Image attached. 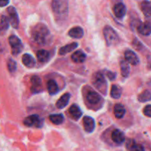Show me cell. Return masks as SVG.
Instances as JSON below:
<instances>
[{
    "label": "cell",
    "instance_id": "cell-24",
    "mask_svg": "<svg viewBox=\"0 0 151 151\" xmlns=\"http://www.w3.org/2000/svg\"><path fill=\"white\" fill-rule=\"evenodd\" d=\"M121 74L124 78H128L130 75V66L129 63L125 60H122L120 61Z\"/></svg>",
    "mask_w": 151,
    "mask_h": 151
},
{
    "label": "cell",
    "instance_id": "cell-17",
    "mask_svg": "<svg viewBox=\"0 0 151 151\" xmlns=\"http://www.w3.org/2000/svg\"><path fill=\"white\" fill-rule=\"evenodd\" d=\"M86 58V55L81 50H78L72 55V60L75 63H83Z\"/></svg>",
    "mask_w": 151,
    "mask_h": 151
},
{
    "label": "cell",
    "instance_id": "cell-3",
    "mask_svg": "<svg viewBox=\"0 0 151 151\" xmlns=\"http://www.w3.org/2000/svg\"><path fill=\"white\" fill-rule=\"evenodd\" d=\"M92 83L96 88L101 91L103 94H106L107 89V83H106L103 74L100 72H97L93 75Z\"/></svg>",
    "mask_w": 151,
    "mask_h": 151
},
{
    "label": "cell",
    "instance_id": "cell-23",
    "mask_svg": "<svg viewBox=\"0 0 151 151\" xmlns=\"http://www.w3.org/2000/svg\"><path fill=\"white\" fill-rule=\"evenodd\" d=\"M114 113L115 116H116L117 119H121V118H122L125 116V107H124L122 104H120V103L116 104L114 106Z\"/></svg>",
    "mask_w": 151,
    "mask_h": 151
},
{
    "label": "cell",
    "instance_id": "cell-15",
    "mask_svg": "<svg viewBox=\"0 0 151 151\" xmlns=\"http://www.w3.org/2000/svg\"><path fill=\"white\" fill-rule=\"evenodd\" d=\"M22 63L26 67L32 68L35 66V58L31 55L25 53L22 56Z\"/></svg>",
    "mask_w": 151,
    "mask_h": 151
},
{
    "label": "cell",
    "instance_id": "cell-18",
    "mask_svg": "<svg viewBox=\"0 0 151 151\" xmlns=\"http://www.w3.org/2000/svg\"><path fill=\"white\" fill-rule=\"evenodd\" d=\"M83 34V29L81 27H75L69 31V35L73 38H81Z\"/></svg>",
    "mask_w": 151,
    "mask_h": 151
},
{
    "label": "cell",
    "instance_id": "cell-34",
    "mask_svg": "<svg viewBox=\"0 0 151 151\" xmlns=\"http://www.w3.org/2000/svg\"><path fill=\"white\" fill-rule=\"evenodd\" d=\"M9 4V1H5V0H0V7H4Z\"/></svg>",
    "mask_w": 151,
    "mask_h": 151
},
{
    "label": "cell",
    "instance_id": "cell-6",
    "mask_svg": "<svg viewBox=\"0 0 151 151\" xmlns=\"http://www.w3.org/2000/svg\"><path fill=\"white\" fill-rule=\"evenodd\" d=\"M7 13H8V19L10 24L12 25V27H13V28L17 29V28L19 27V19L16 8H15L14 7H13V6H10V7L7 8Z\"/></svg>",
    "mask_w": 151,
    "mask_h": 151
},
{
    "label": "cell",
    "instance_id": "cell-7",
    "mask_svg": "<svg viewBox=\"0 0 151 151\" xmlns=\"http://www.w3.org/2000/svg\"><path fill=\"white\" fill-rule=\"evenodd\" d=\"M24 124L27 127L35 126L37 128H40L42 126L43 119H41L38 115L32 114L25 118L24 120Z\"/></svg>",
    "mask_w": 151,
    "mask_h": 151
},
{
    "label": "cell",
    "instance_id": "cell-1",
    "mask_svg": "<svg viewBox=\"0 0 151 151\" xmlns=\"http://www.w3.org/2000/svg\"><path fill=\"white\" fill-rule=\"evenodd\" d=\"M32 38L36 44L45 45L50 38V32L48 27L44 24H37L32 29Z\"/></svg>",
    "mask_w": 151,
    "mask_h": 151
},
{
    "label": "cell",
    "instance_id": "cell-29",
    "mask_svg": "<svg viewBox=\"0 0 151 151\" xmlns=\"http://www.w3.org/2000/svg\"><path fill=\"white\" fill-rule=\"evenodd\" d=\"M142 10L145 16H151V4L149 1H145L142 3L141 5Z\"/></svg>",
    "mask_w": 151,
    "mask_h": 151
},
{
    "label": "cell",
    "instance_id": "cell-16",
    "mask_svg": "<svg viewBox=\"0 0 151 151\" xmlns=\"http://www.w3.org/2000/svg\"><path fill=\"white\" fill-rule=\"evenodd\" d=\"M69 113L73 119H79L81 117V116H82L83 112L82 111H81V109H80L79 106L74 104L69 108Z\"/></svg>",
    "mask_w": 151,
    "mask_h": 151
},
{
    "label": "cell",
    "instance_id": "cell-2",
    "mask_svg": "<svg viewBox=\"0 0 151 151\" xmlns=\"http://www.w3.org/2000/svg\"><path fill=\"white\" fill-rule=\"evenodd\" d=\"M52 9L57 19L63 20L67 16L69 11L68 1L64 0H55L52 2Z\"/></svg>",
    "mask_w": 151,
    "mask_h": 151
},
{
    "label": "cell",
    "instance_id": "cell-27",
    "mask_svg": "<svg viewBox=\"0 0 151 151\" xmlns=\"http://www.w3.org/2000/svg\"><path fill=\"white\" fill-rule=\"evenodd\" d=\"M127 146H128V148L129 149L130 151H145V148L142 145L137 144L133 140H130V142L128 141Z\"/></svg>",
    "mask_w": 151,
    "mask_h": 151
},
{
    "label": "cell",
    "instance_id": "cell-10",
    "mask_svg": "<svg viewBox=\"0 0 151 151\" xmlns=\"http://www.w3.org/2000/svg\"><path fill=\"white\" fill-rule=\"evenodd\" d=\"M83 128L85 131L88 133H91L94 131L95 128V122L94 119L91 116H85L83 119Z\"/></svg>",
    "mask_w": 151,
    "mask_h": 151
},
{
    "label": "cell",
    "instance_id": "cell-33",
    "mask_svg": "<svg viewBox=\"0 0 151 151\" xmlns=\"http://www.w3.org/2000/svg\"><path fill=\"white\" fill-rule=\"evenodd\" d=\"M106 75L111 81H114L116 78V74L112 72H106Z\"/></svg>",
    "mask_w": 151,
    "mask_h": 151
},
{
    "label": "cell",
    "instance_id": "cell-9",
    "mask_svg": "<svg viewBox=\"0 0 151 151\" xmlns=\"http://www.w3.org/2000/svg\"><path fill=\"white\" fill-rule=\"evenodd\" d=\"M31 82V91L33 93H38L42 91V85H41V78L38 76H32L30 80Z\"/></svg>",
    "mask_w": 151,
    "mask_h": 151
},
{
    "label": "cell",
    "instance_id": "cell-5",
    "mask_svg": "<svg viewBox=\"0 0 151 151\" xmlns=\"http://www.w3.org/2000/svg\"><path fill=\"white\" fill-rule=\"evenodd\" d=\"M8 40L9 44L11 47L12 54L13 55H19L22 51V49H23V44H22L21 40L16 35H10L9 37Z\"/></svg>",
    "mask_w": 151,
    "mask_h": 151
},
{
    "label": "cell",
    "instance_id": "cell-14",
    "mask_svg": "<svg viewBox=\"0 0 151 151\" xmlns=\"http://www.w3.org/2000/svg\"><path fill=\"white\" fill-rule=\"evenodd\" d=\"M70 97V94H69V93H66L63 95H62L56 103V106H57L58 109H62L66 107L69 104Z\"/></svg>",
    "mask_w": 151,
    "mask_h": 151
},
{
    "label": "cell",
    "instance_id": "cell-28",
    "mask_svg": "<svg viewBox=\"0 0 151 151\" xmlns=\"http://www.w3.org/2000/svg\"><path fill=\"white\" fill-rule=\"evenodd\" d=\"M122 94V89L117 85H113L111 90V97L114 99H119Z\"/></svg>",
    "mask_w": 151,
    "mask_h": 151
},
{
    "label": "cell",
    "instance_id": "cell-8",
    "mask_svg": "<svg viewBox=\"0 0 151 151\" xmlns=\"http://www.w3.org/2000/svg\"><path fill=\"white\" fill-rule=\"evenodd\" d=\"M125 58L128 63H131L134 66H136L139 63V59L137 55L131 50H128L125 52Z\"/></svg>",
    "mask_w": 151,
    "mask_h": 151
},
{
    "label": "cell",
    "instance_id": "cell-4",
    "mask_svg": "<svg viewBox=\"0 0 151 151\" xmlns=\"http://www.w3.org/2000/svg\"><path fill=\"white\" fill-rule=\"evenodd\" d=\"M103 34H104L105 39H106L108 46L115 45L119 41V35L111 27H105L104 29H103Z\"/></svg>",
    "mask_w": 151,
    "mask_h": 151
},
{
    "label": "cell",
    "instance_id": "cell-20",
    "mask_svg": "<svg viewBox=\"0 0 151 151\" xmlns=\"http://www.w3.org/2000/svg\"><path fill=\"white\" fill-rule=\"evenodd\" d=\"M47 90L50 95H55L59 91L58 86L54 80H49L47 82Z\"/></svg>",
    "mask_w": 151,
    "mask_h": 151
},
{
    "label": "cell",
    "instance_id": "cell-32",
    "mask_svg": "<svg viewBox=\"0 0 151 151\" xmlns=\"http://www.w3.org/2000/svg\"><path fill=\"white\" fill-rule=\"evenodd\" d=\"M143 113H144V114L146 116L151 117V105H148V106H145V108L143 110Z\"/></svg>",
    "mask_w": 151,
    "mask_h": 151
},
{
    "label": "cell",
    "instance_id": "cell-25",
    "mask_svg": "<svg viewBox=\"0 0 151 151\" xmlns=\"http://www.w3.org/2000/svg\"><path fill=\"white\" fill-rule=\"evenodd\" d=\"M36 56L40 62L44 63V62H47L50 58V53L45 50H40L37 52Z\"/></svg>",
    "mask_w": 151,
    "mask_h": 151
},
{
    "label": "cell",
    "instance_id": "cell-22",
    "mask_svg": "<svg viewBox=\"0 0 151 151\" xmlns=\"http://www.w3.org/2000/svg\"><path fill=\"white\" fill-rule=\"evenodd\" d=\"M9 19L7 16H1L0 19V35H4L9 27Z\"/></svg>",
    "mask_w": 151,
    "mask_h": 151
},
{
    "label": "cell",
    "instance_id": "cell-30",
    "mask_svg": "<svg viewBox=\"0 0 151 151\" xmlns=\"http://www.w3.org/2000/svg\"><path fill=\"white\" fill-rule=\"evenodd\" d=\"M139 101L141 103H145V102L150 101L151 100V93L147 90H145L143 92L139 95L138 97Z\"/></svg>",
    "mask_w": 151,
    "mask_h": 151
},
{
    "label": "cell",
    "instance_id": "cell-11",
    "mask_svg": "<svg viewBox=\"0 0 151 151\" xmlns=\"http://www.w3.org/2000/svg\"><path fill=\"white\" fill-rule=\"evenodd\" d=\"M111 139L116 144H122L125 142V134L119 129H115L111 133Z\"/></svg>",
    "mask_w": 151,
    "mask_h": 151
},
{
    "label": "cell",
    "instance_id": "cell-35",
    "mask_svg": "<svg viewBox=\"0 0 151 151\" xmlns=\"http://www.w3.org/2000/svg\"><path fill=\"white\" fill-rule=\"evenodd\" d=\"M1 52V45H0V52Z\"/></svg>",
    "mask_w": 151,
    "mask_h": 151
},
{
    "label": "cell",
    "instance_id": "cell-21",
    "mask_svg": "<svg viewBox=\"0 0 151 151\" xmlns=\"http://www.w3.org/2000/svg\"><path fill=\"white\" fill-rule=\"evenodd\" d=\"M78 44L76 42H73L72 43V44H69L66 46H63V47H62L59 50V54L61 55L67 54V53L73 51L74 50H75V49L78 47Z\"/></svg>",
    "mask_w": 151,
    "mask_h": 151
},
{
    "label": "cell",
    "instance_id": "cell-13",
    "mask_svg": "<svg viewBox=\"0 0 151 151\" xmlns=\"http://www.w3.org/2000/svg\"><path fill=\"white\" fill-rule=\"evenodd\" d=\"M113 10L115 16L119 19L123 18L126 13V7L122 2H119L115 4Z\"/></svg>",
    "mask_w": 151,
    "mask_h": 151
},
{
    "label": "cell",
    "instance_id": "cell-19",
    "mask_svg": "<svg viewBox=\"0 0 151 151\" xmlns=\"http://www.w3.org/2000/svg\"><path fill=\"white\" fill-rule=\"evenodd\" d=\"M138 31L143 35H149L151 34V24L149 22H144L139 25Z\"/></svg>",
    "mask_w": 151,
    "mask_h": 151
},
{
    "label": "cell",
    "instance_id": "cell-31",
    "mask_svg": "<svg viewBox=\"0 0 151 151\" xmlns=\"http://www.w3.org/2000/svg\"><path fill=\"white\" fill-rule=\"evenodd\" d=\"M7 69H8L9 72L10 73H13L16 71V69H17V64H16V62L13 59L10 58L8 60H7Z\"/></svg>",
    "mask_w": 151,
    "mask_h": 151
},
{
    "label": "cell",
    "instance_id": "cell-26",
    "mask_svg": "<svg viewBox=\"0 0 151 151\" xmlns=\"http://www.w3.org/2000/svg\"><path fill=\"white\" fill-rule=\"evenodd\" d=\"M50 120L55 125H60L64 121V116L61 114H51L50 116Z\"/></svg>",
    "mask_w": 151,
    "mask_h": 151
},
{
    "label": "cell",
    "instance_id": "cell-12",
    "mask_svg": "<svg viewBox=\"0 0 151 151\" xmlns=\"http://www.w3.org/2000/svg\"><path fill=\"white\" fill-rule=\"evenodd\" d=\"M87 101L91 105L98 104L102 100V97L98 93L93 91H89L86 94Z\"/></svg>",
    "mask_w": 151,
    "mask_h": 151
}]
</instances>
